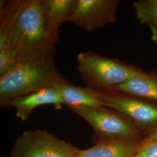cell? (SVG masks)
<instances>
[{"instance_id":"6da1fadb","label":"cell","mask_w":157,"mask_h":157,"mask_svg":"<svg viewBox=\"0 0 157 157\" xmlns=\"http://www.w3.org/2000/svg\"><path fill=\"white\" fill-rule=\"evenodd\" d=\"M56 45H50L24 54L13 68L0 76L1 108H10L17 97L68 82L56 69Z\"/></svg>"},{"instance_id":"7a4b0ae2","label":"cell","mask_w":157,"mask_h":157,"mask_svg":"<svg viewBox=\"0 0 157 157\" xmlns=\"http://www.w3.org/2000/svg\"><path fill=\"white\" fill-rule=\"evenodd\" d=\"M93 129L94 144L108 142L142 141L145 135L128 118L107 106L69 108Z\"/></svg>"},{"instance_id":"3957f363","label":"cell","mask_w":157,"mask_h":157,"mask_svg":"<svg viewBox=\"0 0 157 157\" xmlns=\"http://www.w3.org/2000/svg\"><path fill=\"white\" fill-rule=\"evenodd\" d=\"M77 62L82 78L91 89H113L143 71L134 65L91 51L79 53Z\"/></svg>"},{"instance_id":"277c9868","label":"cell","mask_w":157,"mask_h":157,"mask_svg":"<svg viewBox=\"0 0 157 157\" xmlns=\"http://www.w3.org/2000/svg\"><path fill=\"white\" fill-rule=\"evenodd\" d=\"M58 41L59 36L51 34L46 27L41 0H27L12 40V50L17 59L32 51L56 45Z\"/></svg>"},{"instance_id":"5b68a950","label":"cell","mask_w":157,"mask_h":157,"mask_svg":"<svg viewBox=\"0 0 157 157\" xmlns=\"http://www.w3.org/2000/svg\"><path fill=\"white\" fill-rule=\"evenodd\" d=\"M90 88V87H89ZM105 106L124 115L146 135L157 128V104L113 89H91Z\"/></svg>"},{"instance_id":"8992f818","label":"cell","mask_w":157,"mask_h":157,"mask_svg":"<svg viewBox=\"0 0 157 157\" xmlns=\"http://www.w3.org/2000/svg\"><path fill=\"white\" fill-rule=\"evenodd\" d=\"M80 150L46 130H31L17 137L11 157H76Z\"/></svg>"},{"instance_id":"52a82bcc","label":"cell","mask_w":157,"mask_h":157,"mask_svg":"<svg viewBox=\"0 0 157 157\" xmlns=\"http://www.w3.org/2000/svg\"><path fill=\"white\" fill-rule=\"evenodd\" d=\"M119 0H78L69 22L93 32L115 22Z\"/></svg>"},{"instance_id":"ba28073f","label":"cell","mask_w":157,"mask_h":157,"mask_svg":"<svg viewBox=\"0 0 157 157\" xmlns=\"http://www.w3.org/2000/svg\"><path fill=\"white\" fill-rule=\"evenodd\" d=\"M27 0L0 1V76L15 65L17 56L12 50V40L17 20Z\"/></svg>"},{"instance_id":"9c48e42d","label":"cell","mask_w":157,"mask_h":157,"mask_svg":"<svg viewBox=\"0 0 157 157\" xmlns=\"http://www.w3.org/2000/svg\"><path fill=\"white\" fill-rule=\"evenodd\" d=\"M52 105L60 109L64 102L56 87H48L36 90L17 97L10 103V107L15 109L16 116L22 121L28 119L34 109L37 107Z\"/></svg>"},{"instance_id":"30bf717a","label":"cell","mask_w":157,"mask_h":157,"mask_svg":"<svg viewBox=\"0 0 157 157\" xmlns=\"http://www.w3.org/2000/svg\"><path fill=\"white\" fill-rule=\"evenodd\" d=\"M113 89L157 104V70L150 72L143 71Z\"/></svg>"},{"instance_id":"8fae6325","label":"cell","mask_w":157,"mask_h":157,"mask_svg":"<svg viewBox=\"0 0 157 157\" xmlns=\"http://www.w3.org/2000/svg\"><path fill=\"white\" fill-rule=\"evenodd\" d=\"M78 0H41L46 27L53 36H59V28L69 22L78 5Z\"/></svg>"},{"instance_id":"7c38bea8","label":"cell","mask_w":157,"mask_h":157,"mask_svg":"<svg viewBox=\"0 0 157 157\" xmlns=\"http://www.w3.org/2000/svg\"><path fill=\"white\" fill-rule=\"evenodd\" d=\"M55 87L61 96L64 105L68 108L105 106L93 91L87 86L81 87L67 82L57 84Z\"/></svg>"},{"instance_id":"4fadbf2b","label":"cell","mask_w":157,"mask_h":157,"mask_svg":"<svg viewBox=\"0 0 157 157\" xmlns=\"http://www.w3.org/2000/svg\"><path fill=\"white\" fill-rule=\"evenodd\" d=\"M141 141L108 142L95 144L85 150H80L76 157H133Z\"/></svg>"},{"instance_id":"5bb4252c","label":"cell","mask_w":157,"mask_h":157,"mask_svg":"<svg viewBox=\"0 0 157 157\" xmlns=\"http://www.w3.org/2000/svg\"><path fill=\"white\" fill-rule=\"evenodd\" d=\"M136 19L148 26L157 23V0H139L133 3Z\"/></svg>"},{"instance_id":"9a60e30c","label":"cell","mask_w":157,"mask_h":157,"mask_svg":"<svg viewBox=\"0 0 157 157\" xmlns=\"http://www.w3.org/2000/svg\"><path fill=\"white\" fill-rule=\"evenodd\" d=\"M133 157H157V141L140 146Z\"/></svg>"},{"instance_id":"2e32d148","label":"cell","mask_w":157,"mask_h":157,"mask_svg":"<svg viewBox=\"0 0 157 157\" xmlns=\"http://www.w3.org/2000/svg\"><path fill=\"white\" fill-rule=\"evenodd\" d=\"M157 141V128L150 133L146 135L143 140L141 142V146H144L152 142Z\"/></svg>"},{"instance_id":"e0dca14e","label":"cell","mask_w":157,"mask_h":157,"mask_svg":"<svg viewBox=\"0 0 157 157\" xmlns=\"http://www.w3.org/2000/svg\"><path fill=\"white\" fill-rule=\"evenodd\" d=\"M151 32V40L157 45V23L148 26Z\"/></svg>"}]
</instances>
